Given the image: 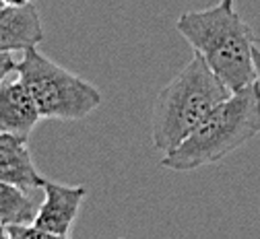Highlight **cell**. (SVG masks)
Here are the masks:
<instances>
[{
  "mask_svg": "<svg viewBox=\"0 0 260 239\" xmlns=\"http://www.w3.org/2000/svg\"><path fill=\"white\" fill-rule=\"evenodd\" d=\"M252 60H254V73H256V89H258V97H260V50L256 44L252 48Z\"/></svg>",
  "mask_w": 260,
  "mask_h": 239,
  "instance_id": "7c38bea8",
  "label": "cell"
},
{
  "mask_svg": "<svg viewBox=\"0 0 260 239\" xmlns=\"http://www.w3.org/2000/svg\"><path fill=\"white\" fill-rule=\"evenodd\" d=\"M44 40L40 13L34 5L0 9V52H25Z\"/></svg>",
  "mask_w": 260,
  "mask_h": 239,
  "instance_id": "52a82bcc",
  "label": "cell"
},
{
  "mask_svg": "<svg viewBox=\"0 0 260 239\" xmlns=\"http://www.w3.org/2000/svg\"><path fill=\"white\" fill-rule=\"evenodd\" d=\"M11 73H17V60L11 52H0V83H5Z\"/></svg>",
  "mask_w": 260,
  "mask_h": 239,
  "instance_id": "8fae6325",
  "label": "cell"
},
{
  "mask_svg": "<svg viewBox=\"0 0 260 239\" xmlns=\"http://www.w3.org/2000/svg\"><path fill=\"white\" fill-rule=\"evenodd\" d=\"M176 29L232 93L256 81L254 36L236 11L234 0H219L215 7L203 11H188L180 15Z\"/></svg>",
  "mask_w": 260,
  "mask_h": 239,
  "instance_id": "6da1fadb",
  "label": "cell"
},
{
  "mask_svg": "<svg viewBox=\"0 0 260 239\" xmlns=\"http://www.w3.org/2000/svg\"><path fill=\"white\" fill-rule=\"evenodd\" d=\"M38 209L25 190L0 182V225H34Z\"/></svg>",
  "mask_w": 260,
  "mask_h": 239,
  "instance_id": "9c48e42d",
  "label": "cell"
},
{
  "mask_svg": "<svg viewBox=\"0 0 260 239\" xmlns=\"http://www.w3.org/2000/svg\"><path fill=\"white\" fill-rule=\"evenodd\" d=\"M0 182L13 184L25 192L44 186L46 178L38 172L23 136L0 132Z\"/></svg>",
  "mask_w": 260,
  "mask_h": 239,
  "instance_id": "8992f818",
  "label": "cell"
},
{
  "mask_svg": "<svg viewBox=\"0 0 260 239\" xmlns=\"http://www.w3.org/2000/svg\"><path fill=\"white\" fill-rule=\"evenodd\" d=\"M44 204H40L38 215L34 219V225L54 233L69 237L77 215L81 211V204L87 196L85 186H64L58 182H44Z\"/></svg>",
  "mask_w": 260,
  "mask_h": 239,
  "instance_id": "5b68a950",
  "label": "cell"
},
{
  "mask_svg": "<svg viewBox=\"0 0 260 239\" xmlns=\"http://www.w3.org/2000/svg\"><path fill=\"white\" fill-rule=\"evenodd\" d=\"M232 95L211 66L194 52L190 62L161 89L151 114V141L168 153L178 147L219 104Z\"/></svg>",
  "mask_w": 260,
  "mask_h": 239,
  "instance_id": "3957f363",
  "label": "cell"
},
{
  "mask_svg": "<svg viewBox=\"0 0 260 239\" xmlns=\"http://www.w3.org/2000/svg\"><path fill=\"white\" fill-rule=\"evenodd\" d=\"M40 120L36 101L19 79L0 83V132L29 139Z\"/></svg>",
  "mask_w": 260,
  "mask_h": 239,
  "instance_id": "ba28073f",
  "label": "cell"
},
{
  "mask_svg": "<svg viewBox=\"0 0 260 239\" xmlns=\"http://www.w3.org/2000/svg\"><path fill=\"white\" fill-rule=\"evenodd\" d=\"M29 3H31V0H3L5 7H25Z\"/></svg>",
  "mask_w": 260,
  "mask_h": 239,
  "instance_id": "4fadbf2b",
  "label": "cell"
},
{
  "mask_svg": "<svg viewBox=\"0 0 260 239\" xmlns=\"http://www.w3.org/2000/svg\"><path fill=\"white\" fill-rule=\"evenodd\" d=\"M7 231H9L11 239H69L64 235L48 233L36 225H9Z\"/></svg>",
  "mask_w": 260,
  "mask_h": 239,
  "instance_id": "30bf717a",
  "label": "cell"
},
{
  "mask_svg": "<svg viewBox=\"0 0 260 239\" xmlns=\"http://www.w3.org/2000/svg\"><path fill=\"white\" fill-rule=\"evenodd\" d=\"M17 75L42 118L83 120L102 106L100 89L62 68L38 48L25 50L23 60L17 62Z\"/></svg>",
  "mask_w": 260,
  "mask_h": 239,
  "instance_id": "277c9868",
  "label": "cell"
},
{
  "mask_svg": "<svg viewBox=\"0 0 260 239\" xmlns=\"http://www.w3.org/2000/svg\"><path fill=\"white\" fill-rule=\"evenodd\" d=\"M256 46H258V50H260V44H256Z\"/></svg>",
  "mask_w": 260,
  "mask_h": 239,
  "instance_id": "2e32d148",
  "label": "cell"
},
{
  "mask_svg": "<svg viewBox=\"0 0 260 239\" xmlns=\"http://www.w3.org/2000/svg\"><path fill=\"white\" fill-rule=\"evenodd\" d=\"M260 132V97L256 81L219 104L186 139L168 151L161 165L172 172H194L219 163Z\"/></svg>",
  "mask_w": 260,
  "mask_h": 239,
  "instance_id": "7a4b0ae2",
  "label": "cell"
},
{
  "mask_svg": "<svg viewBox=\"0 0 260 239\" xmlns=\"http://www.w3.org/2000/svg\"><path fill=\"white\" fill-rule=\"evenodd\" d=\"M3 7H5V5H3V0H0V9H3Z\"/></svg>",
  "mask_w": 260,
  "mask_h": 239,
  "instance_id": "9a60e30c",
  "label": "cell"
},
{
  "mask_svg": "<svg viewBox=\"0 0 260 239\" xmlns=\"http://www.w3.org/2000/svg\"><path fill=\"white\" fill-rule=\"evenodd\" d=\"M0 239H11V235H9V231H7L5 225H0Z\"/></svg>",
  "mask_w": 260,
  "mask_h": 239,
  "instance_id": "5bb4252c",
  "label": "cell"
}]
</instances>
